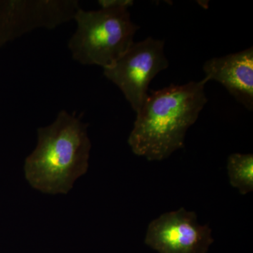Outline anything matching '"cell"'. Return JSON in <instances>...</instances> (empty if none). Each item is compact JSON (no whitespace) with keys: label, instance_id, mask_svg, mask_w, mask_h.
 <instances>
[{"label":"cell","instance_id":"obj_1","mask_svg":"<svg viewBox=\"0 0 253 253\" xmlns=\"http://www.w3.org/2000/svg\"><path fill=\"white\" fill-rule=\"evenodd\" d=\"M206 78L152 91L136 113L128 144L149 161H161L184 146L188 129L207 104Z\"/></svg>","mask_w":253,"mask_h":253},{"label":"cell","instance_id":"obj_2","mask_svg":"<svg viewBox=\"0 0 253 253\" xmlns=\"http://www.w3.org/2000/svg\"><path fill=\"white\" fill-rule=\"evenodd\" d=\"M88 125L62 110L54 122L38 129V145L26 158V179L44 194H68L87 172L91 149Z\"/></svg>","mask_w":253,"mask_h":253},{"label":"cell","instance_id":"obj_3","mask_svg":"<svg viewBox=\"0 0 253 253\" xmlns=\"http://www.w3.org/2000/svg\"><path fill=\"white\" fill-rule=\"evenodd\" d=\"M73 20L77 29L68 42L73 59L83 65L109 68L134 44L139 26L126 8H80Z\"/></svg>","mask_w":253,"mask_h":253},{"label":"cell","instance_id":"obj_4","mask_svg":"<svg viewBox=\"0 0 253 253\" xmlns=\"http://www.w3.org/2000/svg\"><path fill=\"white\" fill-rule=\"evenodd\" d=\"M164 45V41L148 37L134 42L114 64L104 69L105 77L121 89L136 113L149 96L151 82L169 66Z\"/></svg>","mask_w":253,"mask_h":253},{"label":"cell","instance_id":"obj_5","mask_svg":"<svg viewBox=\"0 0 253 253\" xmlns=\"http://www.w3.org/2000/svg\"><path fill=\"white\" fill-rule=\"evenodd\" d=\"M78 0L0 1V46L38 28H54L71 21Z\"/></svg>","mask_w":253,"mask_h":253},{"label":"cell","instance_id":"obj_6","mask_svg":"<svg viewBox=\"0 0 253 253\" xmlns=\"http://www.w3.org/2000/svg\"><path fill=\"white\" fill-rule=\"evenodd\" d=\"M144 241L158 253H207L214 239L212 229L199 224L196 212L181 208L151 221Z\"/></svg>","mask_w":253,"mask_h":253},{"label":"cell","instance_id":"obj_7","mask_svg":"<svg viewBox=\"0 0 253 253\" xmlns=\"http://www.w3.org/2000/svg\"><path fill=\"white\" fill-rule=\"evenodd\" d=\"M205 78L220 83L240 104L253 110V48L212 58L205 63Z\"/></svg>","mask_w":253,"mask_h":253},{"label":"cell","instance_id":"obj_8","mask_svg":"<svg viewBox=\"0 0 253 253\" xmlns=\"http://www.w3.org/2000/svg\"><path fill=\"white\" fill-rule=\"evenodd\" d=\"M229 182L240 194L246 195L253 191V155L236 153L227 160Z\"/></svg>","mask_w":253,"mask_h":253},{"label":"cell","instance_id":"obj_9","mask_svg":"<svg viewBox=\"0 0 253 253\" xmlns=\"http://www.w3.org/2000/svg\"><path fill=\"white\" fill-rule=\"evenodd\" d=\"M98 4L101 8H128L132 6L134 1L131 0H100Z\"/></svg>","mask_w":253,"mask_h":253}]
</instances>
